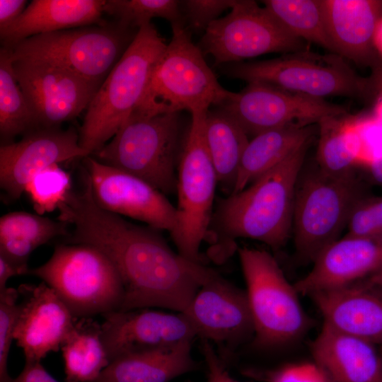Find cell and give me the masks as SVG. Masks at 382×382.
<instances>
[{
    "mask_svg": "<svg viewBox=\"0 0 382 382\" xmlns=\"http://www.w3.org/2000/svg\"><path fill=\"white\" fill-rule=\"evenodd\" d=\"M24 193L37 214L59 210L72 193L71 175L59 164L52 165L31 178Z\"/></svg>",
    "mask_w": 382,
    "mask_h": 382,
    "instance_id": "obj_34",
    "label": "cell"
},
{
    "mask_svg": "<svg viewBox=\"0 0 382 382\" xmlns=\"http://www.w3.org/2000/svg\"><path fill=\"white\" fill-rule=\"evenodd\" d=\"M103 341L110 359L131 352L166 348L192 341L196 332L183 313L147 308L102 315Z\"/></svg>",
    "mask_w": 382,
    "mask_h": 382,
    "instance_id": "obj_18",
    "label": "cell"
},
{
    "mask_svg": "<svg viewBox=\"0 0 382 382\" xmlns=\"http://www.w3.org/2000/svg\"><path fill=\"white\" fill-rule=\"evenodd\" d=\"M28 271L16 266L4 256L0 255V291L7 288L8 280L17 275H27Z\"/></svg>",
    "mask_w": 382,
    "mask_h": 382,
    "instance_id": "obj_42",
    "label": "cell"
},
{
    "mask_svg": "<svg viewBox=\"0 0 382 382\" xmlns=\"http://www.w3.org/2000/svg\"><path fill=\"white\" fill-rule=\"evenodd\" d=\"M265 8L292 35L334 52L322 0H265Z\"/></svg>",
    "mask_w": 382,
    "mask_h": 382,
    "instance_id": "obj_31",
    "label": "cell"
},
{
    "mask_svg": "<svg viewBox=\"0 0 382 382\" xmlns=\"http://www.w3.org/2000/svg\"><path fill=\"white\" fill-rule=\"evenodd\" d=\"M269 382H329L321 369L314 364L286 366L272 374Z\"/></svg>",
    "mask_w": 382,
    "mask_h": 382,
    "instance_id": "obj_38",
    "label": "cell"
},
{
    "mask_svg": "<svg viewBox=\"0 0 382 382\" xmlns=\"http://www.w3.org/2000/svg\"><path fill=\"white\" fill-rule=\"evenodd\" d=\"M207 112L191 115L183 139L177 168L176 219L170 233L178 253L199 263H202L199 248L207 239L218 184L204 141Z\"/></svg>",
    "mask_w": 382,
    "mask_h": 382,
    "instance_id": "obj_9",
    "label": "cell"
},
{
    "mask_svg": "<svg viewBox=\"0 0 382 382\" xmlns=\"http://www.w3.org/2000/svg\"><path fill=\"white\" fill-rule=\"evenodd\" d=\"M179 112L131 115L111 140L94 153L98 161L131 174L169 195L176 192L181 151Z\"/></svg>",
    "mask_w": 382,
    "mask_h": 382,
    "instance_id": "obj_5",
    "label": "cell"
},
{
    "mask_svg": "<svg viewBox=\"0 0 382 382\" xmlns=\"http://www.w3.org/2000/svg\"><path fill=\"white\" fill-rule=\"evenodd\" d=\"M106 0H33L21 16L0 33L3 47H11L34 35L90 25H104Z\"/></svg>",
    "mask_w": 382,
    "mask_h": 382,
    "instance_id": "obj_24",
    "label": "cell"
},
{
    "mask_svg": "<svg viewBox=\"0 0 382 382\" xmlns=\"http://www.w3.org/2000/svg\"><path fill=\"white\" fill-rule=\"evenodd\" d=\"M68 224L42 215L13 212L0 219V255L28 270L32 252L54 238L67 236Z\"/></svg>",
    "mask_w": 382,
    "mask_h": 382,
    "instance_id": "obj_28",
    "label": "cell"
},
{
    "mask_svg": "<svg viewBox=\"0 0 382 382\" xmlns=\"http://www.w3.org/2000/svg\"><path fill=\"white\" fill-rule=\"evenodd\" d=\"M171 27L172 38L131 115L207 112L212 105H221L233 94L219 83L190 31L182 25Z\"/></svg>",
    "mask_w": 382,
    "mask_h": 382,
    "instance_id": "obj_4",
    "label": "cell"
},
{
    "mask_svg": "<svg viewBox=\"0 0 382 382\" xmlns=\"http://www.w3.org/2000/svg\"><path fill=\"white\" fill-rule=\"evenodd\" d=\"M372 179L382 185V156L373 161L368 167Z\"/></svg>",
    "mask_w": 382,
    "mask_h": 382,
    "instance_id": "obj_44",
    "label": "cell"
},
{
    "mask_svg": "<svg viewBox=\"0 0 382 382\" xmlns=\"http://www.w3.org/2000/svg\"><path fill=\"white\" fill-rule=\"evenodd\" d=\"M313 262L311 270L294 284L299 294L311 296L367 278L382 264V240L346 234L325 247Z\"/></svg>",
    "mask_w": 382,
    "mask_h": 382,
    "instance_id": "obj_20",
    "label": "cell"
},
{
    "mask_svg": "<svg viewBox=\"0 0 382 382\" xmlns=\"http://www.w3.org/2000/svg\"><path fill=\"white\" fill-rule=\"evenodd\" d=\"M238 255L254 325L255 342L264 347L286 345L299 339L311 320L294 285L267 251L241 248Z\"/></svg>",
    "mask_w": 382,
    "mask_h": 382,
    "instance_id": "obj_10",
    "label": "cell"
},
{
    "mask_svg": "<svg viewBox=\"0 0 382 382\" xmlns=\"http://www.w3.org/2000/svg\"><path fill=\"white\" fill-rule=\"evenodd\" d=\"M61 349L65 382H94L110 364L101 324L92 318L78 319Z\"/></svg>",
    "mask_w": 382,
    "mask_h": 382,
    "instance_id": "obj_29",
    "label": "cell"
},
{
    "mask_svg": "<svg viewBox=\"0 0 382 382\" xmlns=\"http://www.w3.org/2000/svg\"><path fill=\"white\" fill-rule=\"evenodd\" d=\"M230 115L252 138L260 133L291 125L318 124L325 117L347 114V109L324 99L250 83L218 107Z\"/></svg>",
    "mask_w": 382,
    "mask_h": 382,
    "instance_id": "obj_13",
    "label": "cell"
},
{
    "mask_svg": "<svg viewBox=\"0 0 382 382\" xmlns=\"http://www.w3.org/2000/svg\"><path fill=\"white\" fill-rule=\"evenodd\" d=\"M345 115L328 117L318 124L316 166L323 172L335 176L354 173L356 161L345 133Z\"/></svg>",
    "mask_w": 382,
    "mask_h": 382,
    "instance_id": "obj_32",
    "label": "cell"
},
{
    "mask_svg": "<svg viewBox=\"0 0 382 382\" xmlns=\"http://www.w3.org/2000/svg\"><path fill=\"white\" fill-rule=\"evenodd\" d=\"M347 235L382 240V197L361 198L352 208Z\"/></svg>",
    "mask_w": 382,
    "mask_h": 382,
    "instance_id": "obj_35",
    "label": "cell"
},
{
    "mask_svg": "<svg viewBox=\"0 0 382 382\" xmlns=\"http://www.w3.org/2000/svg\"><path fill=\"white\" fill-rule=\"evenodd\" d=\"M202 340L235 347L254 334L246 291L215 272L183 312Z\"/></svg>",
    "mask_w": 382,
    "mask_h": 382,
    "instance_id": "obj_17",
    "label": "cell"
},
{
    "mask_svg": "<svg viewBox=\"0 0 382 382\" xmlns=\"http://www.w3.org/2000/svg\"><path fill=\"white\" fill-rule=\"evenodd\" d=\"M93 197L103 209L170 233L176 209L166 195L146 182L88 156L85 158Z\"/></svg>",
    "mask_w": 382,
    "mask_h": 382,
    "instance_id": "obj_15",
    "label": "cell"
},
{
    "mask_svg": "<svg viewBox=\"0 0 382 382\" xmlns=\"http://www.w3.org/2000/svg\"><path fill=\"white\" fill-rule=\"evenodd\" d=\"M200 50L214 58L215 66L272 53L306 50L304 41L290 34L255 1H236L228 14L204 30Z\"/></svg>",
    "mask_w": 382,
    "mask_h": 382,
    "instance_id": "obj_12",
    "label": "cell"
},
{
    "mask_svg": "<svg viewBox=\"0 0 382 382\" xmlns=\"http://www.w3.org/2000/svg\"><path fill=\"white\" fill-rule=\"evenodd\" d=\"M10 382H59L42 366L40 361L25 362L21 374Z\"/></svg>",
    "mask_w": 382,
    "mask_h": 382,
    "instance_id": "obj_41",
    "label": "cell"
},
{
    "mask_svg": "<svg viewBox=\"0 0 382 382\" xmlns=\"http://www.w3.org/2000/svg\"><path fill=\"white\" fill-rule=\"evenodd\" d=\"M315 133V125H291L253 137L242 156L232 194L243 190L299 148L311 143Z\"/></svg>",
    "mask_w": 382,
    "mask_h": 382,
    "instance_id": "obj_26",
    "label": "cell"
},
{
    "mask_svg": "<svg viewBox=\"0 0 382 382\" xmlns=\"http://www.w3.org/2000/svg\"><path fill=\"white\" fill-rule=\"evenodd\" d=\"M382 345V344H381ZM380 354H381V357L382 358V345H381V352H380Z\"/></svg>",
    "mask_w": 382,
    "mask_h": 382,
    "instance_id": "obj_46",
    "label": "cell"
},
{
    "mask_svg": "<svg viewBox=\"0 0 382 382\" xmlns=\"http://www.w3.org/2000/svg\"><path fill=\"white\" fill-rule=\"evenodd\" d=\"M372 69V73L369 76L371 83L373 98L377 96L382 98V61Z\"/></svg>",
    "mask_w": 382,
    "mask_h": 382,
    "instance_id": "obj_43",
    "label": "cell"
},
{
    "mask_svg": "<svg viewBox=\"0 0 382 382\" xmlns=\"http://www.w3.org/2000/svg\"><path fill=\"white\" fill-rule=\"evenodd\" d=\"M18 289L7 287L0 291V382H10L12 379L7 364L18 314Z\"/></svg>",
    "mask_w": 382,
    "mask_h": 382,
    "instance_id": "obj_36",
    "label": "cell"
},
{
    "mask_svg": "<svg viewBox=\"0 0 382 382\" xmlns=\"http://www.w3.org/2000/svg\"><path fill=\"white\" fill-rule=\"evenodd\" d=\"M104 13L119 23L135 29L151 23L154 18H164L171 26L185 27L180 1L176 0H108Z\"/></svg>",
    "mask_w": 382,
    "mask_h": 382,
    "instance_id": "obj_33",
    "label": "cell"
},
{
    "mask_svg": "<svg viewBox=\"0 0 382 382\" xmlns=\"http://www.w3.org/2000/svg\"><path fill=\"white\" fill-rule=\"evenodd\" d=\"M166 47L153 23L139 29L86 110L79 144L91 155L115 136L135 110Z\"/></svg>",
    "mask_w": 382,
    "mask_h": 382,
    "instance_id": "obj_3",
    "label": "cell"
},
{
    "mask_svg": "<svg viewBox=\"0 0 382 382\" xmlns=\"http://www.w3.org/2000/svg\"><path fill=\"white\" fill-rule=\"evenodd\" d=\"M311 351L329 382H382V358L369 342L323 323Z\"/></svg>",
    "mask_w": 382,
    "mask_h": 382,
    "instance_id": "obj_23",
    "label": "cell"
},
{
    "mask_svg": "<svg viewBox=\"0 0 382 382\" xmlns=\"http://www.w3.org/2000/svg\"><path fill=\"white\" fill-rule=\"evenodd\" d=\"M28 1L0 0V33L6 31L23 13Z\"/></svg>",
    "mask_w": 382,
    "mask_h": 382,
    "instance_id": "obj_40",
    "label": "cell"
},
{
    "mask_svg": "<svg viewBox=\"0 0 382 382\" xmlns=\"http://www.w3.org/2000/svg\"><path fill=\"white\" fill-rule=\"evenodd\" d=\"M311 143L294 151L243 190L218 200L206 241L212 252H230L238 238L279 248L292 232L296 185Z\"/></svg>",
    "mask_w": 382,
    "mask_h": 382,
    "instance_id": "obj_2",
    "label": "cell"
},
{
    "mask_svg": "<svg viewBox=\"0 0 382 382\" xmlns=\"http://www.w3.org/2000/svg\"><path fill=\"white\" fill-rule=\"evenodd\" d=\"M363 197L355 173L335 176L318 166L302 174L296 185L292 233L297 254L313 262L339 238L350 212Z\"/></svg>",
    "mask_w": 382,
    "mask_h": 382,
    "instance_id": "obj_11",
    "label": "cell"
},
{
    "mask_svg": "<svg viewBox=\"0 0 382 382\" xmlns=\"http://www.w3.org/2000/svg\"><path fill=\"white\" fill-rule=\"evenodd\" d=\"M364 279L371 284L382 286V264L372 274Z\"/></svg>",
    "mask_w": 382,
    "mask_h": 382,
    "instance_id": "obj_45",
    "label": "cell"
},
{
    "mask_svg": "<svg viewBox=\"0 0 382 382\" xmlns=\"http://www.w3.org/2000/svg\"><path fill=\"white\" fill-rule=\"evenodd\" d=\"M10 48L0 49V135L3 144L36 129L30 105L18 84Z\"/></svg>",
    "mask_w": 382,
    "mask_h": 382,
    "instance_id": "obj_30",
    "label": "cell"
},
{
    "mask_svg": "<svg viewBox=\"0 0 382 382\" xmlns=\"http://www.w3.org/2000/svg\"><path fill=\"white\" fill-rule=\"evenodd\" d=\"M138 30L116 21L36 35L8 48L13 59L48 62L100 86Z\"/></svg>",
    "mask_w": 382,
    "mask_h": 382,
    "instance_id": "obj_8",
    "label": "cell"
},
{
    "mask_svg": "<svg viewBox=\"0 0 382 382\" xmlns=\"http://www.w3.org/2000/svg\"><path fill=\"white\" fill-rule=\"evenodd\" d=\"M17 289L22 300L13 337L23 349L25 362H40L47 354L61 348L78 318L43 282L37 285L23 284Z\"/></svg>",
    "mask_w": 382,
    "mask_h": 382,
    "instance_id": "obj_19",
    "label": "cell"
},
{
    "mask_svg": "<svg viewBox=\"0 0 382 382\" xmlns=\"http://www.w3.org/2000/svg\"><path fill=\"white\" fill-rule=\"evenodd\" d=\"M85 179L83 190L59 210V220L74 228L69 243L94 247L113 264L124 287L119 311L155 306L183 313L216 272L175 253L156 229L101 208Z\"/></svg>",
    "mask_w": 382,
    "mask_h": 382,
    "instance_id": "obj_1",
    "label": "cell"
},
{
    "mask_svg": "<svg viewBox=\"0 0 382 382\" xmlns=\"http://www.w3.org/2000/svg\"><path fill=\"white\" fill-rule=\"evenodd\" d=\"M220 66L228 77L316 98L335 96L373 98L370 78L357 74L337 54L321 55L306 50L268 60Z\"/></svg>",
    "mask_w": 382,
    "mask_h": 382,
    "instance_id": "obj_7",
    "label": "cell"
},
{
    "mask_svg": "<svg viewBox=\"0 0 382 382\" xmlns=\"http://www.w3.org/2000/svg\"><path fill=\"white\" fill-rule=\"evenodd\" d=\"M236 0L180 1L185 24L195 30H205L225 10L231 8Z\"/></svg>",
    "mask_w": 382,
    "mask_h": 382,
    "instance_id": "obj_37",
    "label": "cell"
},
{
    "mask_svg": "<svg viewBox=\"0 0 382 382\" xmlns=\"http://www.w3.org/2000/svg\"><path fill=\"white\" fill-rule=\"evenodd\" d=\"M202 353L208 369L207 382H239L230 376L210 342L203 340Z\"/></svg>",
    "mask_w": 382,
    "mask_h": 382,
    "instance_id": "obj_39",
    "label": "cell"
},
{
    "mask_svg": "<svg viewBox=\"0 0 382 382\" xmlns=\"http://www.w3.org/2000/svg\"><path fill=\"white\" fill-rule=\"evenodd\" d=\"M191 345L192 341H187L119 356L94 382H169L196 367Z\"/></svg>",
    "mask_w": 382,
    "mask_h": 382,
    "instance_id": "obj_25",
    "label": "cell"
},
{
    "mask_svg": "<svg viewBox=\"0 0 382 382\" xmlns=\"http://www.w3.org/2000/svg\"><path fill=\"white\" fill-rule=\"evenodd\" d=\"M204 135L217 182L225 192L231 195L250 140L248 136L236 121L219 108L207 112Z\"/></svg>",
    "mask_w": 382,
    "mask_h": 382,
    "instance_id": "obj_27",
    "label": "cell"
},
{
    "mask_svg": "<svg viewBox=\"0 0 382 382\" xmlns=\"http://www.w3.org/2000/svg\"><path fill=\"white\" fill-rule=\"evenodd\" d=\"M322 4L335 54L371 68L382 61L374 43L382 1L322 0Z\"/></svg>",
    "mask_w": 382,
    "mask_h": 382,
    "instance_id": "obj_22",
    "label": "cell"
},
{
    "mask_svg": "<svg viewBox=\"0 0 382 382\" xmlns=\"http://www.w3.org/2000/svg\"><path fill=\"white\" fill-rule=\"evenodd\" d=\"M91 154L79 144L74 127H40L25 134L18 141L0 147V185L6 195L19 198L31 178L54 164L86 158Z\"/></svg>",
    "mask_w": 382,
    "mask_h": 382,
    "instance_id": "obj_16",
    "label": "cell"
},
{
    "mask_svg": "<svg viewBox=\"0 0 382 382\" xmlns=\"http://www.w3.org/2000/svg\"><path fill=\"white\" fill-rule=\"evenodd\" d=\"M324 323L374 345L382 344V286L362 279L311 296Z\"/></svg>",
    "mask_w": 382,
    "mask_h": 382,
    "instance_id": "obj_21",
    "label": "cell"
},
{
    "mask_svg": "<svg viewBox=\"0 0 382 382\" xmlns=\"http://www.w3.org/2000/svg\"><path fill=\"white\" fill-rule=\"evenodd\" d=\"M27 275L40 278L51 287L79 319L119 311L124 287L113 264L88 245L60 244L42 265Z\"/></svg>",
    "mask_w": 382,
    "mask_h": 382,
    "instance_id": "obj_6",
    "label": "cell"
},
{
    "mask_svg": "<svg viewBox=\"0 0 382 382\" xmlns=\"http://www.w3.org/2000/svg\"><path fill=\"white\" fill-rule=\"evenodd\" d=\"M18 84L36 127H59L86 110L100 86L43 60L13 59Z\"/></svg>",
    "mask_w": 382,
    "mask_h": 382,
    "instance_id": "obj_14",
    "label": "cell"
}]
</instances>
